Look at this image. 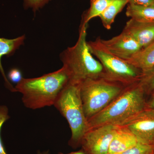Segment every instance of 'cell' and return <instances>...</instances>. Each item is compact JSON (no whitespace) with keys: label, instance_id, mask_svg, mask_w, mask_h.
Listing matches in <instances>:
<instances>
[{"label":"cell","instance_id":"obj_1","mask_svg":"<svg viewBox=\"0 0 154 154\" xmlns=\"http://www.w3.org/2000/svg\"><path fill=\"white\" fill-rule=\"evenodd\" d=\"M69 81V75L62 67L56 71L40 77L23 78L15 89L22 94L25 107L36 110L54 106L58 96Z\"/></svg>","mask_w":154,"mask_h":154},{"label":"cell","instance_id":"obj_2","mask_svg":"<svg viewBox=\"0 0 154 154\" xmlns=\"http://www.w3.org/2000/svg\"><path fill=\"white\" fill-rule=\"evenodd\" d=\"M88 24L81 23L79 38L74 45L61 54V60L69 81L80 84L85 80L103 77L104 69L99 60L91 54L87 41Z\"/></svg>","mask_w":154,"mask_h":154},{"label":"cell","instance_id":"obj_3","mask_svg":"<svg viewBox=\"0 0 154 154\" xmlns=\"http://www.w3.org/2000/svg\"><path fill=\"white\" fill-rule=\"evenodd\" d=\"M145 94L138 82L126 86L110 105L88 120L89 129L105 125H119L145 110Z\"/></svg>","mask_w":154,"mask_h":154},{"label":"cell","instance_id":"obj_4","mask_svg":"<svg viewBox=\"0 0 154 154\" xmlns=\"http://www.w3.org/2000/svg\"><path fill=\"white\" fill-rule=\"evenodd\" d=\"M54 106L69 125L72 133L69 144L73 147L81 144L89 126L80 96V84L69 81L58 96Z\"/></svg>","mask_w":154,"mask_h":154},{"label":"cell","instance_id":"obj_5","mask_svg":"<svg viewBox=\"0 0 154 154\" xmlns=\"http://www.w3.org/2000/svg\"><path fill=\"white\" fill-rule=\"evenodd\" d=\"M126 87L103 77L88 79L80 83V96L88 121L110 105Z\"/></svg>","mask_w":154,"mask_h":154},{"label":"cell","instance_id":"obj_6","mask_svg":"<svg viewBox=\"0 0 154 154\" xmlns=\"http://www.w3.org/2000/svg\"><path fill=\"white\" fill-rule=\"evenodd\" d=\"M100 37L94 41L88 42L89 50L102 65L103 78L129 86L139 81L142 73L124 60L111 53L102 43Z\"/></svg>","mask_w":154,"mask_h":154},{"label":"cell","instance_id":"obj_7","mask_svg":"<svg viewBox=\"0 0 154 154\" xmlns=\"http://www.w3.org/2000/svg\"><path fill=\"white\" fill-rule=\"evenodd\" d=\"M117 127L107 124L88 130L81 142L83 151L86 154H108Z\"/></svg>","mask_w":154,"mask_h":154},{"label":"cell","instance_id":"obj_8","mask_svg":"<svg viewBox=\"0 0 154 154\" xmlns=\"http://www.w3.org/2000/svg\"><path fill=\"white\" fill-rule=\"evenodd\" d=\"M119 125L127 128L140 143H154V110L151 108L141 111Z\"/></svg>","mask_w":154,"mask_h":154},{"label":"cell","instance_id":"obj_9","mask_svg":"<svg viewBox=\"0 0 154 154\" xmlns=\"http://www.w3.org/2000/svg\"><path fill=\"white\" fill-rule=\"evenodd\" d=\"M101 41L111 53L123 60L131 57L142 48L132 37L122 31L110 39L101 38Z\"/></svg>","mask_w":154,"mask_h":154},{"label":"cell","instance_id":"obj_10","mask_svg":"<svg viewBox=\"0 0 154 154\" xmlns=\"http://www.w3.org/2000/svg\"><path fill=\"white\" fill-rule=\"evenodd\" d=\"M122 32L132 37L142 48L154 42V22H143L130 19Z\"/></svg>","mask_w":154,"mask_h":154},{"label":"cell","instance_id":"obj_11","mask_svg":"<svg viewBox=\"0 0 154 154\" xmlns=\"http://www.w3.org/2000/svg\"><path fill=\"white\" fill-rule=\"evenodd\" d=\"M139 143L134 134L127 128L118 125L110 143L108 154L124 152L136 146Z\"/></svg>","mask_w":154,"mask_h":154},{"label":"cell","instance_id":"obj_12","mask_svg":"<svg viewBox=\"0 0 154 154\" xmlns=\"http://www.w3.org/2000/svg\"><path fill=\"white\" fill-rule=\"evenodd\" d=\"M124 60L139 70L142 74L154 69V42L142 48L131 57Z\"/></svg>","mask_w":154,"mask_h":154},{"label":"cell","instance_id":"obj_13","mask_svg":"<svg viewBox=\"0 0 154 154\" xmlns=\"http://www.w3.org/2000/svg\"><path fill=\"white\" fill-rule=\"evenodd\" d=\"M25 39V35H22L14 39L0 37V72L4 77L6 86L12 92H17L15 88L13 87L5 74L1 60L4 56H10L13 55L17 50L24 44Z\"/></svg>","mask_w":154,"mask_h":154},{"label":"cell","instance_id":"obj_14","mask_svg":"<svg viewBox=\"0 0 154 154\" xmlns=\"http://www.w3.org/2000/svg\"><path fill=\"white\" fill-rule=\"evenodd\" d=\"M129 0H114L98 17L104 28L110 30L116 17L128 5Z\"/></svg>","mask_w":154,"mask_h":154},{"label":"cell","instance_id":"obj_15","mask_svg":"<svg viewBox=\"0 0 154 154\" xmlns=\"http://www.w3.org/2000/svg\"><path fill=\"white\" fill-rule=\"evenodd\" d=\"M125 14L130 19L143 22H154V3L146 5L128 4Z\"/></svg>","mask_w":154,"mask_h":154},{"label":"cell","instance_id":"obj_16","mask_svg":"<svg viewBox=\"0 0 154 154\" xmlns=\"http://www.w3.org/2000/svg\"><path fill=\"white\" fill-rule=\"evenodd\" d=\"M114 0H91L90 7L83 14L82 23L88 24L95 17H99Z\"/></svg>","mask_w":154,"mask_h":154},{"label":"cell","instance_id":"obj_17","mask_svg":"<svg viewBox=\"0 0 154 154\" xmlns=\"http://www.w3.org/2000/svg\"><path fill=\"white\" fill-rule=\"evenodd\" d=\"M144 91L147 94L154 92V69L146 73L143 74L138 82Z\"/></svg>","mask_w":154,"mask_h":154},{"label":"cell","instance_id":"obj_18","mask_svg":"<svg viewBox=\"0 0 154 154\" xmlns=\"http://www.w3.org/2000/svg\"><path fill=\"white\" fill-rule=\"evenodd\" d=\"M153 153V146L139 143L129 149L114 154H152Z\"/></svg>","mask_w":154,"mask_h":154},{"label":"cell","instance_id":"obj_19","mask_svg":"<svg viewBox=\"0 0 154 154\" xmlns=\"http://www.w3.org/2000/svg\"><path fill=\"white\" fill-rule=\"evenodd\" d=\"M23 7L25 9H30L34 13L47 5L51 0H23Z\"/></svg>","mask_w":154,"mask_h":154},{"label":"cell","instance_id":"obj_20","mask_svg":"<svg viewBox=\"0 0 154 154\" xmlns=\"http://www.w3.org/2000/svg\"><path fill=\"white\" fill-rule=\"evenodd\" d=\"M9 118L8 107L5 106H0V154H8L2 142L1 132L3 125Z\"/></svg>","mask_w":154,"mask_h":154},{"label":"cell","instance_id":"obj_21","mask_svg":"<svg viewBox=\"0 0 154 154\" xmlns=\"http://www.w3.org/2000/svg\"><path fill=\"white\" fill-rule=\"evenodd\" d=\"M8 78L12 82L18 84L23 79L22 72L17 68H13L10 70L8 74Z\"/></svg>","mask_w":154,"mask_h":154},{"label":"cell","instance_id":"obj_22","mask_svg":"<svg viewBox=\"0 0 154 154\" xmlns=\"http://www.w3.org/2000/svg\"><path fill=\"white\" fill-rule=\"evenodd\" d=\"M154 0H129L130 5H146L154 4Z\"/></svg>","mask_w":154,"mask_h":154},{"label":"cell","instance_id":"obj_23","mask_svg":"<svg viewBox=\"0 0 154 154\" xmlns=\"http://www.w3.org/2000/svg\"><path fill=\"white\" fill-rule=\"evenodd\" d=\"M149 106L150 108L154 110V92L153 93L150 102Z\"/></svg>","mask_w":154,"mask_h":154},{"label":"cell","instance_id":"obj_24","mask_svg":"<svg viewBox=\"0 0 154 154\" xmlns=\"http://www.w3.org/2000/svg\"><path fill=\"white\" fill-rule=\"evenodd\" d=\"M59 154H64L62 153H60ZM67 154H86L85 153V152L82 151H78L76 152H71L70 153Z\"/></svg>","mask_w":154,"mask_h":154},{"label":"cell","instance_id":"obj_25","mask_svg":"<svg viewBox=\"0 0 154 154\" xmlns=\"http://www.w3.org/2000/svg\"><path fill=\"white\" fill-rule=\"evenodd\" d=\"M36 154H49V152L48 151H45V152H37V153Z\"/></svg>","mask_w":154,"mask_h":154},{"label":"cell","instance_id":"obj_26","mask_svg":"<svg viewBox=\"0 0 154 154\" xmlns=\"http://www.w3.org/2000/svg\"><path fill=\"white\" fill-rule=\"evenodd\" d=\"M153 153L154 154V144L153 145Z\"/></svg>","mask_w":154,"mask_h":154},{"label":"cell","instance_id":"obj_27","mask_svg":"<svg viewBox=\"0 0 154 154\" xmlns=\"http://www.w3.org/2000/svg\"><path fill=\"white\" fill-rule=\"evenodd\" d=\"M154 154L153 153V154Z\"/></svg>","mask_w":154,"mask_h":154}]
</instances>
